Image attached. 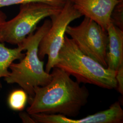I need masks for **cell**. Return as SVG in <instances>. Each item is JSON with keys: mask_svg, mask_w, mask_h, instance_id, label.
Listing matches in <instances>:
<instances>
[{"mask_svg": "<svg viewBox=\"0 0 123 123\" xmlns=\"http://www.w3.org/2000/svg\"><path fill=\"white\" fill-rule=\"evenodd\" d=\"M67 0H0V8L14 5H21L31 2H42L62 7Z\"/></svg>", "mask_w": 123, "mask_h": 123, "instance_id": "7c38bea8", "label": "cell"}, {"mask_svg": "<svg viewBox=\"0 0 123 123\" xmlns=\"http://www.w3.org/2000/svg\"><path fill=\"white\" fill-rule=\"evenodd\" d=\"M55 67L74 77L80 84H88L99 87L117 88L116 71L111 70L83 53L71 38L65 36Z\"/></svg>", "mask_w": 123, "mask_h": 123, "instance_id": "3957f363", "label": "cell"}, {"mask_svg": "<svg viewBox=\"0 0 123 123\" xmlns=\"http://www.w3.org/2000/svg\"><path fill=\"white\" fill-rule=\"evenodd\" d=\"M51 26V21L47 19L35 33H32L22 45L26 52L19 63L12 62L9 67V76L5 78L7 83L18 84L30 97L34 96V88L44 86L51 81L52 75L44 69V62L38 57L40 43ZM21 45V44H20Z\"/></svg>", "mask_w": 123, "mask_h": 123, "instance_id": "7a4b0ae2", "label": "cell"}, {"mask_svg": "<svg viewBox=\"0 0 123 123\" xmlns=\"http://www.w3.org/2000/svg\"><path fill=\"white\" fill-rule=\"evenodd\" d=\"M27 100V93L23 89L16 90L10 94L8 104L12 110L22 111L26 105Z\"/></svg>", "mask_w": 123, "mask_h": 123, "instance_id": "8fae6325", "label": "cell"}, {"mask_svg": "<svg viewBox=\"0 0 123 123\" xmlns=\"http://www.w3.org/2000/svg\"><path fill=\"white\" fill-rule=\"evenodd\" d=\"M52 69L49 84L34 88V94L30 97L26 112L30 115L44 113L76 117L87 104L89 92L63 69L57 67Z\"/></svg>", "mask_w": 123, "mask_h": 123, "instance_id": "6da1fadb", "label": "cell"}, {"mask_svg": "<svg viewBox=\"0 0 123 123\" xmlns=\"http://www.w3.org/2000/svg\"><path fill=\"white\" fill-rule=\"evenodd\" d=\"M35 123H122L123 110L119 102L111 105L107 110H102L81 119H74L58 114L39 113L31 115Z\"/></svg>", "mask_w": 123, "mask_h": 123, "instance_id": "52a82bcc", "label": "cell"}, {"mask_svg": "<svg viewBox=\"0 0 123 123\" xmlns=\"http://www.w3.org/2000/svg\"><path fill=\"white\" fill-rule=\"evenodd\" d=\"M115 79L117 82V89L121 94H123V64L116 71Z\"/></svg>", "mask_w": 123, "mask_h": 123, "instance_id": "5bb4252c", "label": "cell"}, {"mask_svg": "<svg viewBox=\"0 0 123 123\" xmlns=\"http://www.w3.org/2000/svg\"><path fill=\"white\" fill-rule=\"evenodd\" d=\"M24 50L22 44L18 46L17 48L11 49L0 42V78L9 76V67L15 60L21 59L25 56V53H22Z\"/></svg>", "mask_w": 123, "mask_h": 123, "instance_id": "30bf717a", "label": "cell"}, {"mask_svg": "<svg viewBox=\"0 0 123 123\" xmlns=\"http://www.w3.org/2000/svg\"><path fill=\"white\" fill-rule=\"evenodd\" d=\"M120 0H73L75 7L82 16L97 22L106 31L111 23V16Z\"/></svg>", "mask_w": 123, "mask_h": 123, "instance_id": "ba28073f", "label": "cell"}, {"mask_svg": "<svg viewBox=\"0 0 123 123\" xmlns=\"http://www.w3.org/2000/svg\"><path fill=\"white\" fill-rule=\"evenodd\" d=\"M62 7L42 2L20 5L18 15L0 26V42L20 45L33 32L39 22L60 12Z\"/></svg>", "mask_w": 123, "mask_h": 123, "instance_id": "277c9868", "label": "cell"}, {"mask_svg": "<svg viewBox=\"0 0 123 123\" xmlns=\"http://www.w3.org/2000/svg\"><path fill=\"white\" fill-rule=\"evenodd\" d=\"M83 16L76 9L73 1L67 0L61 11L51 16V26L40 43L38 57L48 56L45 71L50 73L58 60V53L63 45L67 26Z\"/></svg>", "mask_w": 123, "mask_h": 123, "instance_id": "5b68a950", "label": "cell"}, {"mask_svg": "<svg viewBox=\"0 0 123 123\" xmlns=\"http://www.w3.org/2000/svg\"><path fill=\"white\" fill-rule=\"evenodd\" d=\"M66 34L83 53L107 68L108 35L97 22L85 17L79 25L67 26Z\"/></svg>", "mask_w": 123, "mask_h": 123, "instance_id": "8992f818", "label": "cell"}, {"mask_svg": "<svg viewBox=\"0 0 123 123\" xmlns=\"http://www.w3.org/2000/svg\"><path fill=\"white\" fill-rule=\"evenodd\" d=\"M71 0L72 1H73V0Z\"/></svg>", "mask_w": 123, "mask_h": 123, "instance_id": "e0dca14e", "label": "cell"}, {"mask_svg": "<svg viewBox=\"0 0 123 123\" xmlns=\"http://www.w3.org/2000/svg\"><path fill=\"white\" fill-rule=\"evenodd\" d=\"M20 117L22 120L23 123H35V122L31 117V115L28 114L27 113H21L20 114Z\"/></svg>", "mask_w": 123, "mask_h": 123, "instance_id": "9a60e30c", "label": "cell"}, {"mask_svg": "<svg viewBox=\"0 0 123 123\" xmlns=\"http://www.w3.org/2000/svg\"><path fill=\"white\" fill-rule=\"evenodd\" d=\"M107 32L108 35L107 68L117 71L123 64V30L111 22L107 29Z\"/></svg>", "mask_w": 123, "mask_h": 123, "instance_id": "9c48e42d", "label": "cell"}, {"mask_svg": "<svg viewBox=\"0 0 123 123\" xmlns=\"http://www.w3.org/2000/svg\"><path fill=\"white\" fill-rule=\"evenodd\" d=\"M111 22L123 30V0H120L114 7L111 16Z\"/></svg>", "mask_w": 123, "mask_h": 123, "instance_id": "4fadbf2b", "label": "cell"}, {"mask_svg": "<svg viewBox=\"0 0 123 123\" xmlns=\"http://www.w3.org/2000/svg\"><path fill=\"white\" fill-rule=\"evenodd\" d=\"M6 14L0 11V26L6 21Z\"/></svg>", "mask_w": 123, "mask_h": 123, "instance_id": "2e32d148", "label": "cell"}]
</instances>
